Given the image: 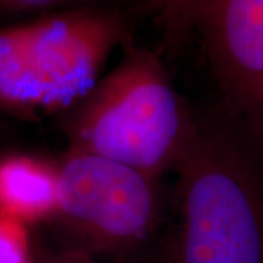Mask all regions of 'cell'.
I'll return each instance as SVG.
<instances>
[{"instance_id":"obj_1","label":"cell","mask_w":263,"mask_h":263,"mask_svg":"<svg viewBox=\"0 0 263 263\" xmlns=\"http://www.w3.org/2000/svg\"><path fill=\"white\" fill-rule=\"evenodd\" d=\"M170 263H263V145L231 113L195 116Z\"/></svg>"},{"instance_id":"obj_2","label":"cell","mask_w":263,"mask_h":263,"mask_svg":"<svg viewBox=\"0 0 263 263\" xmlns=\"http://www.w3.org/2000/svg\"><path fill=\"white\" fill-rule=\"evenodd\" d=\"M122 60L63 114L70 149L84 151L161 180L173 173L195 114L157 53L127 43Z\"/></svg>"},{"instance_id":"obj_3","label":"cell","mask_w":263,"mask_h":263,"mask_svg":"<svg viewBox=\"0 0 263 263\" xmlns=\"http://www.w3.org/2000/svg\"><path fill=\"white\" fill-rule=\"evenodd\" d=\"M130 29L120 6L60 10L0 29V110L65 114L94 88Z\"/></svg>"},{"instance_id":"obj_4","label":"cell","mask_w":263,"mask_h":263,"mask_svg":"<svg viewBox=\"0 0 263 263\" xmlns=\"http://www.w3.org/2000/svg\"><path fill=\"white\" fill-rule=\"evenodd\" d=\"M56 164L59 205L50 222L62 247L103 263H142L164 222L161 180L70 148Z\"/></svg>"},{"instance_id":"obj_5","label":"cell","mask_w":263,"mask_h":263,"mask_svg":"<svg viewBox=\"0 0 263 263\" xmlns=\"http://www.w3.org/2000/svg\"><path fill=\"white\" fill-rule=\"evenodd\" d=\"M227 110L263 145V0H187Z\"/></svg>"},{"instance_id":"obj_6","label":"cell","mask_w":263,"mask_h":263,"mask_svg":"<svg viewBox=\"0 0 263 263\" xmlns=\"http://www.w3.org/2000/svg\"><path fill=\"white\" fill-rule=\"evenodd\" d=\"M59 205L57 164L31 154L0 157V212L25 226L50 222Z\"/></svg>"},{"instance_id":"obj_7","label":"cell","mask_w":263,"mask_h":263,"mask_svg":"<svg viewBox=\"0 0 263 263\" xmlns=\"http://www.w3.org/2000/svg\"><path fill=\"white\" fill-rule=\"evenodd\" d=\"M29 227L0 212V263H34Z\"/></svg>"},{"instance_id":"obj_8","label":"cell","mask_w":263,"mask_h":263,"mask_svg":"<svg viewBox=\"0 0 263 263\" xmlns=\"http://www.w3.org/2000/svg\"><path fill=\"white\" fill-rule=\"evenodd\" d=\"M126 0H0V12L6 13H53L89 6H120Z\"/></svg>"},{"instance_id":"obj_9","label":"cell","mask_w":263,"mask_h":263,"mask_svg":"<svg viewBox=\"0 0 263 263\" xmlns=\"http://www.w3.org/2000/svg\"><path fill=\"white\" fill-rule=\"evenodd\" d=\"M130 2L141 3L152 12H155L167 29L170 40L179 41L183 35L187 34V19H186L187 0H130Z\"/></svg>"},{"instance_id":"obj_10","label":"cell","mask_w":263,"mask_h":263,"mask_svg":"<svg viewBox=\"0 0 263 263\" xmlns=\"http://www.w3.org/2000/svg\"><path fill=\"white\" fill-rule=\"evenodd\" d=\"M34 263H103L88 254L78 252L73 249L59 247L54 250H44L41 253H35ZM143 263V262H142Z\"/></svg>"}]
</instances>
